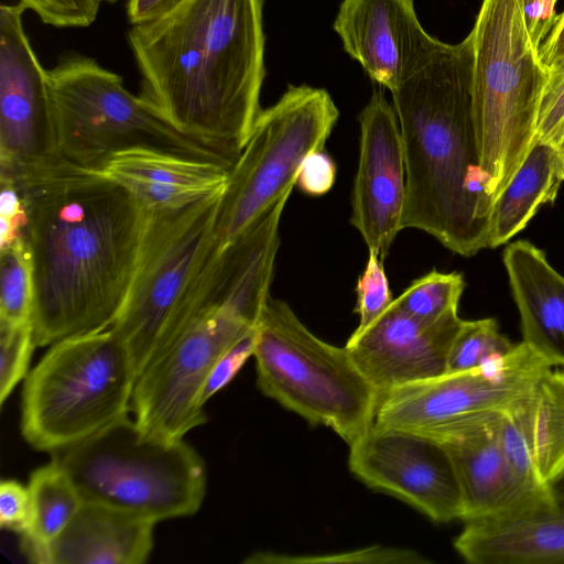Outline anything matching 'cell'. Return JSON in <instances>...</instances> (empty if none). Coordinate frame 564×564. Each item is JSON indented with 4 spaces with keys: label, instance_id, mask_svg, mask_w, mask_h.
<instances>
[{
    "label": "cell",
    "instance_id": "30bf717a",
    "mask_svg": "<svg viewBox=\"0 0 564 564\" xmlns=\"http://www.w3.org/2000/svg\"><path fill=\"white\" fill-rule=\"evenodd\" d=\"M338 116L329 94L307 85H290L273 106L260 110L221 196L219 250L292 192L304 159L324 149Z\"/></svg>",
    "mask_w": 564,
    "mask_h": 564
},
{
    "label": "cell",
    "instance_id": "9a60e30c",
    "mask_svg": "<svg viewBox=\"0 0 564 564\" xmlns=\"http://www.w3.org/2000/svg\"><path fill=\"white\" fill-rule=\"evenodd\" d=\"M359 160L351 195V225L382 260L402 227L405 163L393 106L378 89L358 116Z\"/></svg>",
    "mask_w": 564,
    "mask_h": 564
},
{
    "label": "cell",
    "instance_id": "d6a6232c",
    "mask_svg": "<svg viewBox=\"0 0 564 564\" xmlns=\"http://www.w3.org/2000/svg\"><path fill=\"white\" fill-rule=\"evenodd\" d=\"M257 343V326L237 340L216 362L200 393V403L206 402L224 389L238 373L245 362L253 356Z\"/></svg>",
    "mask_w": 564,
    "mask_h": 564
},
{
    "label": "cell",
    "instance_id": "7c38bea8",
    "mask_svg": "<svg viewBox=\"0 0 564 564\" xmlns=\"http://www.w3.org/2000/svg\"><path fill=\"white\" fill-rule=\"evenodd\" d=\"M552 368L522 340L507 355L479 368L391 390L378 401L373 425L441 442L463 421L481 412L509 408Z\"/></svg>",
    "mask_w": 564,
    "mask_h": 564
},
{
    "label": "cell",
    "instance_id": "9c48e42d",
    "mask_svg": "<svg viewBox=\"0 0 564 564\" xmlns=\"http://www.w3.org/2000/svg\"><path fill=\"white\" fill-rule=\"evenodd\" d=\"M253 356L263 394L332 429L348 446L373 425L377 393L347 348L316 337L286 302L268 297Z\"/></svg>",
    "mask_w": 564,
    "mask_h": 564
},
{
    "label": "cell",
    "instance_id": "ee69618b",
    "mask_svg": "<svg viewBox=\"0 0 564 564\" xmlns=\"http://www.w3.org/2000/svg\"><path fill=\"white\" fill-rule=\"evenodd\" d=\"M98 1L101 3V2H116L118 0H98Z\"/></svg>",
    "mask_w": 564,
    "mask_h": 564
},
{
    "label": "cell",
    "instance_id": "7bdbcfd3",
    "mask_svg": "<svg viewBox=\"0 0 564 564\" xmlns=\"http://www.w3.org/2000/svg\"><path fill=\"white\" fill-rule=\"evenodd\" d=\"M531 1L532 0H519V3L522 7V6H524V4H527V3L531 2Z\"/></svg>",
    "mask_w": 564,
    "mask_h": 564
},
{
    "label": "cell",
    "instance_id": "52a82bcc",
    "mask_svg": "<svg viewBox=\"0 0 564 564\" xmlns=\"http://www.w3.org/2000/svg\"><path fill=\"white\" fill-rule=\"evenodd\" d=\"M58 158L100 172L117 153L145 148L221 164L234 162L173 127L122 77L82 54H66L48 70Z\"/></svg>",
    "mask_w": 564,
    "mask_h": 564
},
{
    "label": "cell",
    "instance_id": "ba28073f",
    "mask_svg": "<svg viewBox=\"0 0 564 564\" xmlns=\"http://www.w3.org/2000/svg\"><path fill=\"white\" fill-rule=\"evenodd\" d=\"M135 380L110 328L62 339L24 379L21 434L48 453L80 442L128 415Z\"/></svg>",
    "mask_w": 564,
    "mask_h": 564
},
{
    "label": "cell",
    "instance_id": "ab89813d",
    "mask_svg": "<svg viewBox=\"0 0 564 564\" xmlns=\"http://www.w3.org/2000/svg\"><path fill=\"white\" fill-rule=\"evenodd\" d=\"M185 0H128L127 15L131 25L142 24L169 13Z\"/></svg>",
    "mask_w": 564,
    "mask_h": 564
},
{
    "label": "cell",
    "instance_id": "8fae6325",
    "mask_svg": "<svg viewBox=\"0 0 564 564\" xmlns=\"http://www.w3.org/2000/svg\"><path fill=\"white\" fill-rule=\"evenodd\" d=\"M258 321L243 311L198 297L186 319L135 380L131 411L149 435L177 440L203 425L205 381L219 358Z\"/></svg>",
    "mask_w": 564,
    "mask_h": 564
},
{
    "label": "cell",
    "instance_id": "8d00e7d4",
    "mask_svg": "<svg viewBox=\"0 0 564 564\" xmlns=\"http://www.w3.org/2000/svg\"><path fill=\"white\" fill-rule=\"evenodd\" d=\"M336 164L324 149L310 153L303 161L297 177V187L312 196L326 194L334 185Z\"/></svg>",
    "mask_w": 564,
    "mask_h": 564
},
{
    "label": "cell",
    "instance_id": "277c9868",
    "mask_svg": "<svg viewBox=\"0 0 564 564\" xmlns=\"http://www.w3.org/2000/svg\"><path fill=\"white\" fill-rule=\"evenodd\" d=\"M471 34L473 117L486 191L495 202L536 138L549 72L519 0H484Z\"/></svg>",
    "mask_w": 564,
    "mask_h": 564
},
{
    "label": "cell",
    "instance_id": "836d02e7",
    "mask_svg": "<svg viewBox=\"0 0 564 564\" xmlns=\"http://www.w3.org/2000/svg\"><path fill=\"white\" fill-rule=\"evenodd\" d=\"M31 521V497L28 486L13 479L0 482V525L23 535Z\"/></svg>",
    "mask_w": 564,
    "mask_h": 564
},
{
    "label": "cell",
    "instance_id": "e575fe53",
    "mask_svg": "<svg viewBox=\"0 0 564 564\" xmlns=\"http://www.w3.org/2000/svg\"><path fill=\"white\" fill-rule=\"evenodd\" d=\"M564 120V64L549 72V78L543 90L538 124L536 138L549 141Z\"/></svg>",
    "mask_w": 564,
    "mask_h": 564
},
{
    "label": "cell",
    "instance_id": "3957f363",
    "mask_svg": "<svg viewBox=\"0 0 564 564\" xmlns=\"http://www.w3.org/2000/svg\"><path fill=\"white\" fill-rule=\"evenodd\" d=\"M474 40L438 43L393 90L405 163L402 227L454 253L488 248L494 202L486 191L473 117Z\"/></svg>",
    "mask_w": 564,
    "mask_h": 564
},
{
    "label": "cell",
    "instance_id": "4dcf8cb0",
    "mask_svg": "<svg viewBox=\"0 0 564 564\" xmlns=\"http://www.w3.org/2000/svg\"><path fill=\"white\" fill-rule=\"evenodd\" d=\"M382 261L375 251L368 250L366 267L356 284V312L359 315V325L355 332H361L370 326L394 300Z\"/></svg>",
    "mask_w": 564,
    "mask_h": 564
},
{
    "label": "cell",
    "instance_id": "ffe728a7",
    "mask_svg": "<svg viewBox=\"0 0 564 564\" xmlns=\"http://www.w3.org/2000/svg\"><path fill=\"white\" fill-rule=\"evenodd\" d=\"M229 169L153 149L113 155L100 173L128 189L145 209L185 206L223 192Z\"/></svg>",
    "mask_w": 564,
    "mask_h": 564
},
{
    "label": "cell",
    "instance_id": "6da1fadb",
    "mask_svg": "<svg viewBox=\"0 0 564 564\" xmlns=\"http://www.w3.org/2000/svg\"><path fill=\"white\" fill-rule=\"evenodd\" d=\"M7 176L23 199L37 347L109 329L127 297L147 210L122 185L61 158Z\"/></svg>",
    "mask_w": 564,
    "mask_h": 564
},
{
    "label": "cell",
    "instance_id": "d4e9b609",
    "mask_svg": "<svg viewBox=\"0 0 564 564\" xmlns=\"http://www.w3.org/2000/svg\"><path fill=\"white\" fill-rule=\"evenodd\" d=\"M28 488L31 521L22 535V547L32 562L39 563L77 513L83 499L67 473L53 460L31 473Z\"/></svg>",
    "mask_w": 564,
    "mask_h": 564
},
{
    "label": "cell",
    "instance_id": "b9f144b4",
    "mask_svg": "<svg viewBox=\"0 0 564 564\" xmlns=\"http://www.w3.org/2000/svg\"><path fill=\"white\" fill-rule=\"evenodd\" d=\"M557 501H564V477L553 488Z\"/></svg>",
    "mask_w": 564,
    "mask_h": 564
},
{
    "label": "cell",
    "instance_id": "f35d334b",
    "mask_svg": "<svg viewBox=\"0 0 564 564\" xmlns=\"http://www.w3.org/2000/svg\"><path fill=\"white\" fill-rule=\"evenodd\" d=\"M539 57L547 72L564 64V12L556 17L555 23L541 43Z\"/></svg>",
    "mask_w": 564,
    "mask_h": 564
},
{
    "label": "cell",
    "instance_id": "74e56055",
    "mask_svg": "<svg viewBox=\"0 0 564 564\" xmlns=\"http://www.w3.org/2000/svg\"><path fill=\"white\" fill-rule=\"evenodd\" d=\"M557 0H532L521 7L525 26L533 46L539 50L541 43L555 23V3Z\"/></svg>",
    "mask_w": 564,
    "mask_h": 564
},
{
    "label": "cell",
    "instance_id": "603a6c76",
    "mask_svg": "<svg viewBox=\"0 0 564 564\" xmlns=\"http://www.w3.org/2000/svg\"><path fill=\"white\" fill-rule=\"evenodd\" d=\"M454 547L473 564L564 563V501L519 517L465 522Z\"/></svg>",
    "mask_w": 564,
    "mask_h": 564
},
{
    "label": "cell",
    "instance_id": "4fadbf2b",
    "mask_svg": "<svg viewBox=\"0 0 564 564\" xmlns=\"http://www.w3.org/2000/svg\"><path fill=\"white\" fill-rule=\"evenodd\" d=\"M20 4L0 7V174L58 159L48 70L33 51Z\"/></svg>",
    "mask_w": 564,
    "mask_h": 564
},
{
    "label": "cell",
    "instance_id": "8992f818",
    "mask_svg": "<svg viewBox=\"0 0 564 564\" xmlns=\"http://www.w3.org/2000/svg\"><path fill=\"white\" fill-rule=\"evenodd\" d=\"M224 191L176 208L145 209L129 291L110 327L124 345L137 378L184 319L219 250Z\"/></svg>",
    "mask_w": 564,
    "mask_h": 564
},
{
    "label": "cell",
    "instance_id": "e0dca14e",
    "mask_svg": "<svg viewBox=\"0 0 564 564\" xmlns=\"http://www.w3.org/2000/svg\"><path fill=\"white\" fill-rule=\"evenodd\" d=\"M463 321L455 311L423 322L392 302L370 326L354 332L345 347L379 401L393 389L446 373Z\"/></svg>",
    "mask_w": 564,
    "mask_h": 564
},
{
    "label": "cell",
    "instance_id": "5bb4252c",
    "mask_svg": "<svg viewBox=\"0 0 564 564\" xmlns=\"http://www.w3.org/2000/svg\"><path fill=\"white\" fill-rule=\"evenodd\" d=\"M348 466L368 487L404 501L434 522L462 520L459 484L440 442L372 425L349 445Z\"/></svg>",
    "mask_w": 564,
    "mask_h": 564
},
{
    "label": "cell",
    "instance_id": "83f0119b",
    "mask_svg": "<svg viewBox=\"0 0 564 564\" xmlns=\"http://www.w3.org/2000/svg\"><path fill=\"white\" fill-rule=\"evenodd\" d=\"M514 346L500 332L496 318L464 319L449 350L446 373L479 368L507 355Z\"/></svg>",
    "mask_w": 564,
    "mask_h": 564
},
{
    "label": "cell",
    "instance_id": "d6986e66",
    "mask_svg": "<svg viewBox=\"0 0 564 564\" xmlns=\"http://www.w3.org/2000/svg\"><path fill=\"white\" fill-rule=\"evenodd\" d=\"M500 433L523 484L555 497L553 488L564 477V367L552 368L524 397L502 410Z\"/></svg>",
    "mask_w": 564,
    "mask_h": 564
},
{
    "label": "cell",
    "instance_id": "7402d4cb",
    "mask_svg": "<svg viewBox=\"0 0 564 564\" xmlns=\"http://www.w3.org/2000/svg\"><path fill=\"white\" fill-rule=\"evenodd\" d=\"M155 522L109 506L84 502L41 555L40 564H143Z\"/></svg>",
    "mask_w": 564,
    "mask_h": 564
},
{
    "label": "cell",
    "instance_id": "5b68a950",
    "mask_svg": "<svg viewBox=\"0 0 564 564\" xmlns=\"http://www.w3.org/2000/svg\"><path fill=\"white\" fill-rule=\"evenodd\" d=\"M50 454L84 502L155 523L195 514L206 495L207 470L198 452L184 438L147 434L128 415Z\"/></svg>",
    "mask_w": 564,
    "mask_h": 564
},
{
    "label": "cell",
    "instance_id": "484cf974",
    "mask_svg": "<svg viewBox=\"0 0 564 564\" xmlns=\"http://www.w3.org/2000/svg\"><path fill=\"white\" fill-rule=\"evenodd\" d=\"M33 299V263L23 236L0 249V321L31 322Z\"/></svg>",
    "mask_w": 564,
    "mask_h": 564
},
{
    "label": "cell",
    "instance_id": "44dd1931",
    "mask_svg": "<svg viewBox=\"0 0 564 564\" xmlns=\"http://www.w3.org/2000/svg\"><path fill=\"white\" fill-rule=\"evenodd\" d=\"M502 260L522 340L553 367H564V276L540 248L524 239L508 245Z\"/></svg>",
    "mask_w": 564,
    "mask_h": 564
},
{
    "label": "cell",
    "instance_id": "f546056e",
    "mask_svg": "<svg viewBox=\"0 0 564 564\" xmlns=\"http://www.w3.org/2000/svg\"><path fill=\"white\" fill-rule=\"evenodd\" d=\"M246 563L256 564H285V563H371V564H426L430 561L419 552L411 549L370 546L351 552L314 555V556H290L262 552L253 554L246 560Z\"/></svg>",
    "mask_w": 564,
    "mask_h": 564
},
{
    "label": "cell",
    "instance_id": "f1b7e54d",
    "mask_svg": "<svg viewBox=\"0 0 564 564\" xmlns=\"http://www.w3.org/2000/svg\"><path fill=\"white\" fill-rule=\"evenodd\" d=\"M32 322L11 324L0 321V404L29 373L34 348Z\"/></svg>",
    "mask_w": 564,
    "mask_h": 564
},
{
    "label": "cell",
    "instance_id": "4316f807",
    "mask_svg": "<svg viewBox=\"0 0 564 564\" xmlns=\"http://www.w3.org/2000/svg\"><path fill=\"white\" fill-rule=\"evenodd\" d=\"M465 289L459 272H431L414 280L393 303L404 313L423 322H435L458 311Z\"/></svg>",
    "mask_w": 564,
    "mask_h": 564
},
{
    "label": "cell",
    "instance_id": "d590c367",
    "mask_svg": "<svg viewBox=\"0 0 564 564\" xmlns=\"http://www.w3.org/2000/svg\"><path fill=\"white\" fill-rule=\"evenodd\" d=\"M0 249L24 236L26 209L14 181L0 176Z\"/></svg>",
    "mask_w": 564,
    "mask_h": 564
},
{
    "label": "cell",
    "instance_id": "ac0fdd59",
    "mask_svg": "<svg viewBox=\"0 0 564 564\" xmlns=\"http://www.w3.org/2000/svg\"><path fill=\"white\" fill-rule=\"evenodd\" d=\"M333 26L344 50L390 91L440 43L422 28L413 0H343Z\"/></svg>",
    "mask_w": 564,
    "mask_h": 564
},
{
    "label": "cell",
    "instance_id": "2e32d148",
    "mask_svg": "<svg viewBox=\"0 0 564 564\" xmlns=\"http://www.w3.org/2000/svg\"><path fill=\"white\" fill-rule=\"evenodd\" d=\"M501 412L478 413L440 442L457 476L464 522L519 517L558 502L530 489L514 471L501 440Z\"/></svg>",
    "mask_w": 564,
    "mask_h": 564
},
{
    "label": "cell",
    "instance_id": "60d3db41",
    "mask_svg": "<svg viewBox=\"0 0 564 564\" xmlns=\"http://www.w3.org/2000/svg\"><path fill=\"white\" fill-rule=\"evenodd\" d=\"M550 142L554 145L557 151L560 164H561V173L564 180V120L558 126Z\"/></svg>",
    "mask_w": 564,
    "mask_h": 564
},
{
    "label": "cell",
    "instance_id": "cb8c5ba5",
    "mask_svg": "<svg viewBox=\"0 0 564 564\" xmlns=\"http://www.w3.org/2000/svg\"><path fill=\"white\" fill-rule=\"evenodd\" d=\"M564 182L556 149L535 139L521 165L494 202L488 248L507 243L544 204H553Z\"/></svg>",
    "mask_w": 564,
    "mask_h": 564
},
{
    "label": "cell",
    "instance_id": "1f68e13d",
    "mask_svg": "<svg viewBox=\"0 0 564 564\" xmlns=\"http://www.w3.org/2000/svg\"><path fill=\"white\" fill-rule=\"evenodd\" d=\"M25 10L33 11L39 19L56 28H85L97 18L98 0H19Z\"/></svg>",
    "mask_w": 564,
    "mask_h": 564
},
{
    "label": "cell",
    "instance_id": "7a4b0ae2",
    "mask_svg": "<svg viewBox=\"0 0 564 564\" xmlns=\"http://www.w3.org/2000/svg\"><path fill=\"white\" fill-rule=\"evenodd\" d=\"M264 0H185L132 25L140 97L182 133L234 163L261 110Z\"/></svg>",
    "mask_w": 564,
    "mask_h": 564
}]
</instances>
